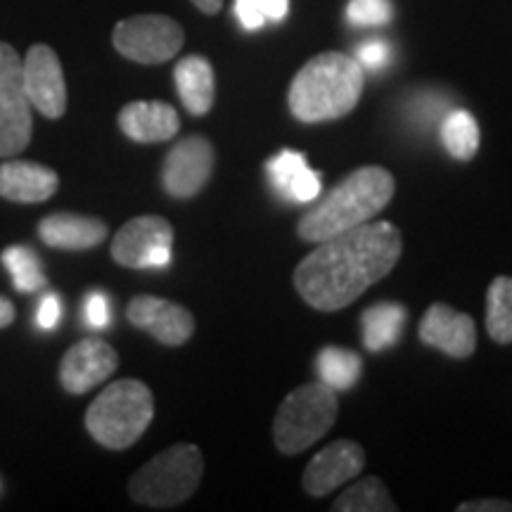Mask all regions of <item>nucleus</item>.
Masks as SVG:
<instances>
[{"label": "nucleus", "mask_w": 512, "mask_h": 512, "mask_svg": "<svg viewBox=\"0 0 512 512\" xmlns=\"http://www.w3.org/2000/svg\"><path fill=\"white\" fill-rule=\"evenodd\" d=\"M401 254V230L389 221H368L318 242L294 271V287L316 311L335 313L387 278Z\"/></svg>", "instance_id": "obj_1"}, {"label": "nucleus", "mask_w": 512, "mask_h": 512, "mask_svg": "<svg viewBox=\"0 0 512 512\" xmlns=\"http://www.w3.org/2000/svg\"><path fill=\"white\" fill-rule=\"evenodd\" d=\"M394 176L384 166H361L344 176L328 195L313 202L299 221L297 233L304 242H323L363 226L392 202Z\"/></svg>", "instance_id": "obj_2"}, {"label": "nucleus", "mask_w": 512, "mask_h": 512, "mask_svg": "<svg viewBox=\"0 0 512 512\" xmlns=\"http://www.w3.org/2000/svg\"><path fill=\"white\" fill-rule=\"evenodd\" d=\"M366 74L354 57L320 53L299 69L287 91L292 117L302 124L335 121L354 112L363 93Z\"/></svg>", "instance_id": "obj_3"}, {"label": "nucleus", "mask_w": 512, "mask_h": 512, "mask_svg": "<svg viewBox=\"0 0 512 512\" xmlns=\"http://www.w3.org/2000/svg\"><path fill=\"white\" fill-rule=\"evenodd\" d=\"M155 418V399L140 380H119L95 396L86 413V430L100 446L124 451L143 437Z\"/></svg>", "instance_id": "obj_4"}, {"label": "nucleus", "mask_w": 512, "mask_h": 512, "mask_svg": "<svg viewBox=\"0 0 512 512\" xmlns=\"http://www.w3.org/2000/svg\"><path fill=\"white\" fill-rule=\"evenodd\" d=\"M204 458L195 444H176L145 463L128 482V494L147 508H174L202 482Z\"/></svg>", "instance_id": "obj_5"}, {"label": "nucleus", "mask_w": 512, "mask_h": 512, "mask_svg": "<svg viewBox=\"0 0 512 512\" xmlns=\"http://www.w3.org/2000/svg\"><path fill=\"white\" fill-rule=\"evenodd\" d=\"M337 392L323 382H309L290 392L273 420V441L280 453L297 456L328 434L337 420Z\"/></svg>", "instance_id": "obj_6"}, {"label": "nucleus", "mask_w": 512, "mask_h": 512, "mask_svg": "<svg viewBox=\"0 0 512 512\" xmlns=\"http://www.w3.org/2000/svg\"><path fill=\"white\" fill-rule=\"evenodd\" d=\"M185 34L176 19L166 15H136L114 27L112 43L126 60L162 64L174 60L183 48Z\"/></svg>", "instance_id": "obj_7"}, {"label": "nucleus", "mask_w": 512, "mask_h": 512, "mask_svg": "<svg viewBox=\"0 0 512 512\" xmlns=\"http://www.w3.org/2000/svg\"><path fill=\"white\" fill-rule=\"evenodd\" d=\"M31 102L24 91L22 60L0 41V157H15L31 140Z\"/></svg>", "instance_id": "obj_8"}, {"label": "nucleus", "mask_w": 512, "mask_h": 512, "mask_svg": "<svg viewBox=\"0 0 512 512\" xmlns=\"http://www.w3.org/2000/svg\"><path fill=\"white\" fill-rule=\"evenodd\" d=\"M174 228L162 216H136L112 240V256L119 266L138 271H164L171 264Z\"/></svg>", "instance_id": "obj_9"}, {"label": "nucleus", "mask_w": 512, "mask_h": 512, "mask_svg": "<svg viewBox=\"0 0 512 512\" xmlns=\"http://www.w3.org/2000/svg\"><path fill=\"white\" fill-rule=\"evenodd\" d=\"M22 76L31 107H36L43 117L60 119L67 112V83L60 57L53 48L46 43L31 46L22 62Z\"/></svg>", "instance_id": "obj_10"}, {"label": "nucleus", "mask_w": 512, "mask_h": 512, "mask_svg": "<svg viewBox=\"0 0 512 512\" xmlns=\"http://www.w3.org/2000/svg\"><path fill=\"white\" fill-rule=\"evenodd\" d=\"M214 171V147L204 136L183 138L171 147L162 169L166 195L176 200H190L209 183Z\"/></svg>", "instance_id": "obj_11"}, {"label": "nucleus", "mask_w": 512, "mask_h": 512, "mask_svg": "<svg viewBox=\"0 0 512 512\" xmlns=\"http://www.w3.org/2000/svg\"><path fill=\"white\" fill-rule=\"evenodd\" d=\"M366 467V451L351 439L332 441L306 465L302 484L309 496L323 498L342 484L356 479Z\"/></svg>", "instance_id": "obj_12"}, {"label": "nucleus", "mask_w": 512, "mask_h": 512, "mask_svg": "<svg viewBox=\"0 0 512 512\" xmlns=\"http://www.w3.org/2000/svg\"><path fill=\"white\" fill-rule=\"evenodd\" d=\"M126 316L131 325L145 330L157 342L166 347H181L195 332V318L181 304L169 302V299L152 297V294H138L128 304Z\"/></svg>", "instance_id": "obj_13"}, {"label": "nucleus", "mask_w": 512, "mask_h": 512, "mask_svg": "<svg viewBox=\"0 0 512 512\" xmlns=\"http://www.w3.org/2000/svg\"><path fill=\"white\" fill-rule=\"evenodd\" d=\"M119 368V356L105 339L86 337L62 358L60 382L69 394H86Z\"/></svg>", "instance_id": "obj_14"}, {"label": "nucleus", "mask_w": 512, "mask_h": 512, "mask_svg": "<svg viewBox=\"0 0 512 512\" xmlns=\"http://www.w3.org/2000/svg\"><path fill=\"white\" fill-rule=\"evenodd\" d=\"M420 339L451 358H470L477 349V325L463 311L432 304L420 323Z\"/></svg>", "instance_id": "obj_15"}, {"label": "nucleus", "mask_w": 512, "mask_h": 512, "mask_svg": "<svg viewBox=\"0 0 512 512\" xmlns=\"http://www.w3.org/2000/svg\"><path fill=\"white\" fill-rule=\"evenodd\" d=\"M119 128L133 143H166L181 131V119L169 102L138 100L119 112Z\"/></svg>", "instance_id": "obj_16"}, {"label": "nucleus", "mask_w": 512, "mask_h": 512, "mask_svg": "<svg viewBox=\"0 0 512 512\" xmlns=\"http://www.w3.org/2000/svg\"><path fill=\"white\" fill-rule=\"evenodd\" d=\"M60 188V178L50 166L36 162H3L0 164V197L19 204L46 202Z\"/></svg>", "instance_id": "obj_17"}, {"label": "nucleus", "mask_w": 512, "mask_h": 512, "mask_svg": "<svg viewBox=\"0 0 512 512\" xmlns=\"http://www.w3.org/2000/svg\"><path fill=\"white\" fill-rule=\"evenodd\" d=\"M268 178H271L273 190L285 200L306 204L318 200L323 183H320L318 171L309 169L302 152L283 150L266 162Z\"/></svg>", "instance_id": "obj_18"}, {"label": "nucleus", "mask_w": 512, "mask_h": 512, "mask_svg": "<svg viewBox=\"0 0 512 512\" xmlns=\"http://www.w3.org/2000/svg\"><path fill=\"white\" fill-rule=\"evenodd\" d=\"M38 235L53 249L64 252H83L105 242L107 223L95 216L81 214H50L38 223Z\"/></svg>", "instance_id": "obj_19"}, {"label": "nucleus", "mask_w": 512, "mask_h": 512, "mask_svg": "<svg viewBox=\"0 0 512 512\" xmlns=\"http://www.w3.org/2000/svg\"><path fill=\"white\" fill-rule=\"evenodd\" d=\"M176 91L181 95V102L185 110L195 117H204L211 107H214L216 98V76L214 67L207 57L202 55H188L176 64L174 69Z\"/></svg>", "instance_id": "obj_20"}, {"label": "nucleus", "mask_w": 512, "mask_h": 512, "mask_svg": "<svg viewBox=\"0 0 512 512\" xmlns=\"http://www.w3.org/2000/svg\"><path fill=\"white\" fill-rule=\"evenodd\" d=\"M406 318L408 311L394 302L373 304L370 309L363 311L361 330L366 349L377 354V351L394 347L403 335V328H406Z\"/></svg>", "instance_id": "obj_21"}, {"label": "nucleus", "mask_w": 512, "mask_h": 512, "mask_svg": "<svg viewBox=\"0 0 512 512\" xmlns=\"http://www.w3.org/2000/svg\"><path fill=\"white\" fill-rule=\"evenodd\" d=\"M479 140H482L479 124L467 110L448 112L441 121V143H444L446 152L453 159L470 162L477 155Z\"/></svg>", "instance_id": "obj_22"}, {"label": "nucleus", "mask_w": 512, "mask_h": 512, "mask_svg": "<svg viewBox=\"0 0 512 512\" xmlns=\"http://www.w3.org/2000/svg\"><path fill=\"white\" fill-rule=\"evenodd\" d=\"M316 368L320 382L328 384L335 392H347V389H351L358 382V377H361L363 361L351 349L325 347L320 349L316 358Z\"/></svg>", "instance_id": "obj_23"}, {"label": "nucleus", "mask_w": 512, "mask_h": 512, "mask_svg": "<svg viewBox=\"0 0 512 512\" xmlns=\"http://www.w3.org/2000/svg\"><path fill=\"white\" fill-rule=\"evenodd\" d=\"M335 512H396L399 505L394 503L392 494L382 479L366 477L361 482L351 484L347 491H342L339 498L332 505Z\"/></svg>", "instance_id": "obj_24"}, {"label": "nucleus", "mask_w": 512, "mask_h": 512, "mask_svg": "<svg viewBox=\"0 0 512 512\" xmlns=\"http://www.w3.org/2000/svg\"><path fill=\"white\" fill-rule=\"evenodd\" d=\"M486 332L498 344H512V278L498 275L486 292Z\"/></svg>", "instance_id": "obj_25"}, {"label": "nucleus", "mask_w": 512, "mask_h": 512, "mask_svg": "<svg viewBox=\"0 0 512 512\" xmlns=\"http://www.w3.org/2000/svg\"><path fill=\"white\" fill-rule=\"evenodd\" d=\"M0 261L8 268L12 285H15L17 292L34 294L48 285L46 275H43V266L38 254L31 247L15 245L8 247L3 254H0Z\"/></svg>", "instance_id": "obj_26"}, {"label": "nucleus", "mask_w": 512, "mask_h": 512, "mask_svg": "<svg viewBox=\"0 0 512 512\" xmlns=\"http://www.w3.org/2000/svg\"><path fill=\"white\" fill-rule=\"evenodd\" d=\"M347 19L354 27H382L392 19L389 0H351L347 5Z\"/></svg>", "instance_id": "obj_27"}, {"label": "nucleus", "mask_w": 512, "mask_h": 512, "mask_svg": "<svg viewBox=\"0 0 512 512\" xmlns=\"http://www.w3.org/2000/svg\"><path fill=\"white\" fill-rule=\"evenodd\" d=\"M81 320L88 330H107L112 323V302L105 292L93 290L81 304Z\"/></svg>", "instance_id": "obj_28"}, {"label": "nucleus", "mask_w": 512, "mask_h": 512, "mask_svg": "<svg viewBox=\"0 0 512 512\" xmlns=\"http://www.w3.org/2000/svg\"><path fill=\"white\" fill-rule=\"evenodd\" d=\"M62 323V299L57 292L43 294L36 306V325L43 332H53Z\"/></svg>", "instance_id": "obj_29"}, {"label": "nucleus", "mask_w": 512, "mask_h": 512, "mask_svg": "<svg viewBox=\"0 0 512 512\" xmlns=\"http://www.w3.org/2000/svg\"><path fill=\"white\" fill-rule=\"evenodd\" d=\"M389 62V46L384 41H368L358 48V64L370 72H377Z\"/></svg>", "instance_id": "obj_30"}, {"label": "nucleus", "mask_w": 512, "mask_h": 512, "mask_svg": "<svg viewBox=\"0 0 512 512\" xmlns=\"http://www.w3.org/2000/svg\"><path fill=\"white\" fill-rule=\"evenodd\" d=\"M235 17L242 24V29L256 31L266 24V17L256 8L254 0H235Z\"/></svg>", "instance_id": "obj_31"}, {"label": "nucleus", "mask_w": 512, "mask_h": 512, "mask_svg": "<svg viewBox=\"0 0 512 512\" xmlns=\"http://www.w3.org/2000/svg\"><path fill=\"white\" fill-rule=\"evenodd\" d=\"M458 512H512V503L501 498H484V501L460 503Z\"/></svg>", "instance_id": "obj_32"}, {"label": "nucleus", "mask_w": 512, "mask_h": 512, "mask_svg": "<svg viewBox=\"0 0 512 512\" xmlns=\"http://www.w3.org/2000/svg\"><path fill=\"white\" fill-rule=\"evenodd\" d=\"M266 22H283L290 12V0H254Z\"/></svg>", "instance_id": "obj_33"}, {"label": "nucleus", "mask_w": 512, "mask_h": 512, "mask_svg": "<svg viewBox=\"0 0 512 512\" xmlns=\"http://www.w3.org/2000/svg\"><path fill=\"white\" fill-rule=\"evenodd\" d=\"M12 320H15V306L10 299L0 297V328H8Z\"/></svg>", "instance_id": "obj_34"}, {"label": "nucleus", "mask_w": 512, "mask_h": 512, "mask_svg": "<svg viewBox=\"0 0 512 512\" xmlns=\"http://www.w3.org/2000/svg\"><path fill=\"white\" fill-rule=\"evenodd\" d=\"M197 10L204 12V15H216L223 8V0H190Z\"/></svg>", "instance_id": "obj_35"}]
</instances>
